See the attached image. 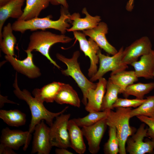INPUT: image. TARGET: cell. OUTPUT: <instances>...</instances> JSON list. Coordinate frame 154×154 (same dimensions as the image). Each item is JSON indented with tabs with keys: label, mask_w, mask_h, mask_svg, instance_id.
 <instances>
[{
	"label": "cell",
	"mask_w": 154,
	"mask_h": 154,
	"mask_svg": "<svg viewBox=\"0 0 154 154\" xmlns=\"http://www.w3.org/2000/svg\"><path fill=\"white\" fill-rule=\"evenodd\" d=\"M51 0H26L23 15L18 19L27 21L38 17L41 11L48 7Z\"/></svg>",
	"instance_id": "obj_23"
},
{
	"label": "cell",
	"mask_w": 154,
	"mask_h": 154,
	"mask_svg": "<svg viewBox=\"0 0 154 154\" xmlns=\"http://www.w3.org/2000/svg\"><path fill=\"white\" fill-rule=\"evenodd\" d=\"M136 117L141 122L148 125L147 137L154 141V117L139 116Z\"/></svg>",
	"instance_id": "obj_33"
},
{
	"label": "cell",
	"mask_w": 154,
	"mask_h": 154,
	"mask_svg": "<svg viewBox=\"0 0 154 154\" xmlns=\"http://www.w3.org/2000/svg\"><path fill=\"white\" fill-rule=\"evenodd\" d=\"M134 0H128L125 7L127 11L130 12L133 10L134 6Z\"/></svg>",
	"instance_id": "obj_38"
},
{
	"label": "cell",
	"mask_w": 154,
	"mask_h": 154,
	"mask_svg": "<svg viewBox=\"0 0 154 154\" xmlns=\"http://www.w3.org/2000/svg\"><path fill=\"white\" fill-rule=\"evenodd\" d=\"M25 0H11L6 5L0 7V38L3 25L9 18L19 19L23 14L22 9Z\"/></svg>",
	"instance_id": "obj_18"
},
{
	"label": "cell",
	"mask_w": 154,
	"mask_h": 154,
	"mask_svg": "<svg viewBox=\"0 0 154 154\" xmlns=\"http://www.w3.org/2000/svg\"><path fill=\"white\" fill-rule=\"evenodd\" d=\"M11 0H0V7L6 5Z\"/></svg>",
	"instance_id": "obj_39"
},
{
	"label": "cell",
	"mask_w": 154,
	"mask_h": 154,
	"mask_svg": "<svg viewBox=\"0 0 154 154\" xmlns=\"http://www.w3.org/2000/svg\"><path fill=\"white\" fill-rule=\"evenodd\" d=\"M134 71L124 70L115 74H111L108 80L120 89L119 94H123L127 87L138 80Z\"/></svg>",
	"instance_id": "obj_25"
},
{
	"label": "cell",
	"mask_w": 154,
	"mask_h": 154,
	"mask_svg": "<svg viewBox=\"0 0 154 154\" xmlns=\"http://www.w3.org/2000/svg\"><path fill=\"white\" fill-rule=\"evenodd\" d=\"M70 147L79 154L85 152L86 147L84 142L82 131L73 120L70 119L68 123Z\"/></svg>",
	"instance_id": "obj_20"
},
{
	"label": "cell",
	"mask_w": 154,
	"mask_h": 154,
	"mask_svg": "<svg viewBox=\"0 0 154 154\" xmlns=\"http://www.w3.org/2000/svg\"><path fill=\"white\" fill-rule=\"evenodd\" d=\"M153 76L154 77V72H153Z\"/></svg>",
	"instance_id": "obj_41"
},
{
	"label": "cell",
	"mask_w": 154,
	"mask_h": 154,
	"mask_svg": "<svg viewBox=\"0 0 154 154\" xmlns=\"http://www.w3.org/2000/svg\"><path fill=\"white\" fill-rule=\"evenodd\" d=\"M139 116L154 117V95L147 97L145 101L136 108L131 110L130 117Z\"/></svg>",
	"instance_id": "obj_30"
},
{
	"label": "cell",
	"mask_w": 154,
	"mask_h": 154,
	"mask_svg": "<svg viewBox=\"0 0 154 154\" xmlns=\"http://www.w3.org/2000/svg\"><path fill=\"white\" fill-rule=\"evenodd\" d=\"M64 113L56 117L49 127L50 141L52 147L67 149L70 147L68 123L71 115Z\"/></svg>",
	"instance_id": "obj_6"
},
{
	"label": "cell",
	"mask_w": 154,
	"mask_h": 154,
	"mask_svg": "<svg viewBox=\"0 0 154 154\" xmlns=\"http://www.w3.org/2000/svg\"><path fill=\"white\" fill-rule=\"evenodd\" d=\"M6 103L17 104L13 101L8 100L6 97H4L0 95V108H2L4 104Z\"/></svg>",
	"instance_id": "obj_37"
},
{
	"label": "cell",
	"mask_w": 154,
	"mask_h": 154,
	"mask_svg": "<svg viewBox=\"0 0 154 154\" xmlns=\"http://www.w3.org/2000/svg\"><path fill=\"white\" fill-rule=\"evenodd\" d=\"M98 80L96 88L89 89L87 92V103L85 106V110L89 113L100 111L106 91L107 81L103 77Z\"/></svg>",
	"instance_id": "obj_16"
},
{
	"label": "cell",
	"mask_w": 154,
	"mask_h": 154,
	"mask_svg": "<svg viewBox=\"0 0 154 154\" xmlns=\"http://www.w3.org/2000/svg\"><path fill=\"white\" fill-rule=\"evenodd\" d=\"M146 99H139L137 98L129 99L127 98H118L112 106V108L119 107L136 108L143 103Z\"/></svg>",
	"instance_id": "obj_32"
},
{
	"label": "cell",
	"mask_w": 154,
	"mask_h": 154,
	"mask_svg": "<svg viewBox=\"0 0 154 154\" xmlns=\"http://www.w3.org/2000/svg\"><path fill=\"white\" fill-rule=\"evenodd\" d=\"M109 136L108 140L104 145V153L105 154H117L119 153V144L117 130L114 126H109Z\"/></svg>",
	"instance_id": "obj_31"
},
{
	"label": "cell",
	"mask_w": 154,
	"mask_h": 154,
	"mask_svg": "<svg viewBox=\"0 0 154 154\" xmlns=\"http://www.w3.org/2000/svg\"><path fill=\"white\" fill-rule=\"evenodd\" d=\"M13 86L15 89L13 92L19 99L25 101L28 105L31 114V119L29 126L28 131L31 133L34 131L36 126L44 120L50 126L53 123V119L64 113L68 108L65 107L60 112L54 113L47 110L41 102L35 97H33L30 92L26 89L22 90L19 88L17 82V73L15 74Z\"/></svg>",
	"instance_id": "obj_1"
},
{
	"label": "cell",
	"mask_w": 154,
	"mask_h": 154,
	"mask_svg": "<svg viewBox=\"0 0 154 154\" xmlns=\"http://www.w3.org/2000/svg\"><path fill=\"white\" fill-rule=\"evenodd\" d=\"M106 93L104 97L100 111L112 110V106L118 98L120 93L119 88L108 80L106 85Z\"/></svg>",
	"instance_id": "obj_27"
},
{
	"label": "cell",
	"mask_w": 154,
	"mask_h": 154,
	"mask_svg": "<svg viewBox=\"0 0 154 154\" xmlns=\"http://www.w3.org/2000/svg\"><path fill=\"white\" fill-rule=\"evenodd\" d=\"M56 154H72L73 153L65 148H59L55 150Z\"/></svg>",
	"instance_id": "obj_36"
},
{
	"label": "cell",
	"mask_w": 154,
	"mask_h": 154,
	"mask_svg": "<svg viewBox=\"0 0 154 154\" xmlns=\"http://www.w3.org/2000/svg\"><path fill=\"white\" fill-rule=\"evenodd\" d=\"M108 28L106 23L100 22L95 27L83 31L86 36L94 41L101 49L108 54L114 55L118 52L116 48L108 41L106 35L108 33Z\"/></svg>",
	"instance_id": "obj_15"
},
{
	"label": "cell",
	"mask_w": 154,
	"mask_h": 154,
	"mask_svg": "<svg viewBox=\"0 0 154 154\" xmlns=\"http://www.w3.org/2000/svg\"><path fill=\"white\" fill-rule=\"evenodd\" d=\"M12 24L9 23L3 27L0 38L1 50L6 55L14 56V47L17 42L16 37L13 33Z\"/></svg>",
	"instance_id": "obj_24"
},
{
	"label": "cell",
	"mask_w": 154,
	"mask_h": 154,
	"mask_svg": "<svg viewBox=\"0 0 154 154\" xmlns=\"http://www.w3.org/2000/svg\"><path fill=\"white\" fill-rule=\"evenodd\" d=\"M110 110L89 112L88 115L84 117L72 119L80 127L89 126L106 118Z\"/></svg>",
	"instance_id": "obj_29"
},
{
	"label": "cell",
	"mask_w": 154,
	"mask_h": 154,
	"mask_svg": "<svg viewBox=\"0 0 154 154\" xmlns=\"http://www.w3.org/2000/svg\"><path fill=\"white\" fill-rule=\"evenodd\" d=\"M74 38L78 41L80 50L90 60V65L88 70V76L91 78L96 73L98 70L97 65L99 62L98 55L100 50L97 44L91 38L87 40L86 36L80 31L73 32Z\"/></svg>",
	"instance_id": "obj_8"
},
{
	"label": "cell",
	"mask_w": 154,
	"mask_h": 154,
	"mask_svg": "<svg viewBox=\"0 0 154 154\" xmlns=\"http://www.w3.org/2000/svg\"><path fill=\"white\" fill-rule=\"evenodd\" d=\"M145 124H141L134 134L129 137L126 142V152L129 154H144L153 153L154 152V141L152 140L144 141L147 137V128Z\"/></svg>",
	"instance_id": "obj_9"
},
{
	"label": "cell",
	"mask_w": 154,
	"mask_h": 154,
	"mask_svg": "<svg viewBox=\"0 0 154 154\" xmlns=\"http://www.w3.org/2000/svg\"><path fill=\"white\" fill-rule=\"evenodd\" d=\"M13 149L1 143L0 144V154H16Z\"/></svg>",
	"instance_id": "obj_34"
},
{
	"label": "cell",
	"mask_w": 154,
	"mask_h": 154,
	"mask_svg": "<svg viewBox=\"0 0 154 154\" xmlns=\"http://www.w3.org/2000/svg\"><path fill=\"white\" fill-rule=\"evenodd\" d=\"M42 120L35 127L31 153L49 154L52 147L49 139V127Z\"/></svg>",
	"instance_id": "obj_13"
},
{
	"label": "cell",
	"mask_w": 154,
	"mask_h": 154,
	"mask_svg": "<svg viewBox=\"0 0 154 154\" xmlns=\"http://www.w3.org/2000/svg\"><path fill=\"white\" fill-rule=\"evenodd\" d=\"M25 51L27 53V56L22 60L10 56L5 55V58L18 72L31 79L39 77L41 75L40 70L33 62L32 52L27 50Z\"/></svg>",
	"instance_id": "obj_14"
},
{
	"label": "cell",
	"mask_w": 154,
	"mask_h": 154,
	"mask_svg": "<svg viewBox=\"0 0 154 154\" xmlns=\"http://www.w3.org/2000/svg\"><path fill=\"white\" fill-rule=\"evenodd\" d=\"M115 111H109L106 118V123L109 126H114L117 130L120 154H126V142L128 138L134 134L135 130L129 125L131 107H119Z\"/></svg>",
	"instance_id": "obj_4"
},
{
	"label": "cell",
	"mask_w": 154,
	"mask_h": 154,
	"mask_svg": "<svg viewBox=\"0 0 154 154\" xmlns=\"http://www.w3.org/2000/svg\"><path fill=\"white\" fill-rule=\"evenodd\" d=\"M0 118L9 126L18 127L25 124L26 116L17 109L0 110Z\"/></svg>",
	"instance_id": "obj_26"
},
{
	"label": "cell",
	"mask_w": 154,
	"mask_h": 154,
	"mask_svg": "<svg viewBox=\"0 0 154 154\" xmlns=\"http://www.w3.org/2000/svg\"><path fill=\"white\" fill-rule=\"evenodd\" d=\"M152 52L154 60V50H152Z\"/></svg>",
	"instance_id": "obj_40"
},
{
	"label": "cell",
	"mask_w": 154,
	"mask_h": 154,
	"mask_svg": "<svg viewBox=\"0 0 154 154\" xmlns=\"http://www.w3.org/2000/svg\"><path fill=\"white\" fill-rule=\"evenodd\" d=\"M54 101L60 104H68L78 108L80 106L81 101L77 92L69 84L63 83Z\"/></svg>",
	"instance_id": "obj_22"
},
{
	"label": "cell",
	"mask_w": 154,
	"mask_h": 154,
	"mask_svg": "<svg viewBox=\"0 0 154 154\" xmlns=\"http://www.w3.org/2000/svg\"><path fill=\"white\" fill-rule=\"evenodd\" d=\"M50 3L54 5H61L67 9L68 7L66 0H51Z\"/></svg>",
	"instance_id": "obj_35"
},
{
	"label": "cell",
	"mask_w": 154,
	"mask_h": 154,
	"mask_svg": "<svg viewBox=\"0 0 154 154\" xmlns=\"http://www.w3.org/2000/svg\"><path fill=\"white\" fill-rule=\"evenodd\" d=\"M123 47H121L117 53L112 56L106 55L102 53L100 50L98 53L99 58V66L95 74L90 78L92 82L98 80L109 71L111 74H115L125 70L128 66L122 61Z\"/></svg>",
	"instance_id": "obj_7"
},
{
	"label": "cell",
	"mask_w": 154,
	"mask_h": 154,
	"mask_svg": "<svg viewBox=\"0 0 154 154\" xmlns=\"http://www.w3.org/2000/svg\"><path fill=\"white\" fill-rule=\"evenodd\" d=\"M107 125L106 118L91 126L82 127L83 136L87 141L88 150L91 153L96 154L99 152Z\"/></svg>",
	"instance_id": "obj_12"
},
{
	"label": "cell",
	"mask_w": 154,
	"mask_h": 154,
	"mask_svg": "<svg viewBox=\"0 0 154 154\" xmlns=\"http://www.w3.org/2000/svg\"><path fill=\"white\" fill-rule=\"evenodd\" d=\"M63 84L53 82L40 89H34L32 93L34 97L42 103H52Z\"/></svg>",
	"instance_id": "obj_21"
},
{
	"label": "cell",
	"mask_w": 154,
	"mask_h": 154,
	"mask_svg": "<svg viewBox=\"0 0 154 154\" xmlns=\"http://www.w3.org/2000/svg\"><path fill=\"white\" fill-rule=\"evenodd\" d=\"M80 54V52L77 50L74 52L70 58H67L59 53L56 54V56L57 59L66 65L67 68L61 70V73L65 76H71L75 80L82 92V102L85 106L87 103V95L88 90L90 88H96L97 83L88 80L82 72L78 62Z\"/></svg>",
	"instance_id": "obj_5"
},
{
	"label": "cell",
	"mask_w": 154,
	"mask_h": 154,
	"mask_svg": "<svg viewBox=\"0 0 154 154\" xmlns=\"http://www.w3.org/2000/svg\"><path fill=\"white\" fill-rule=\"evenodd\" d=\"M82 13L85 15V17L83 18H81L80 14L78 13H74L70 15V19L72 22V26L68 29L67 31L73 32L91 29L96 27L101 22L100 16H91L88 13L85 7L83 9Z\"/></svg>",
	"instance_id": "obj_17"
},
{
	"label": "cell",
	"mask_w": 154,
	"mask_h": 154,
	"mask_svg": "<svg viewBox=\"0 0 154 154\" xmlns=\"http://www.w3.org/2000/svg\"><path fill=\"white\" fill-rule=\"evenodd\" d=\"M70 15L68 9L61 5L60 16L57 20H52V15H49L43 18L38 17L27 21L17 20L12 24V27L14 31L22 33L28 30L34 31L53 29L64 34L70 27L69 23L71 22L70 19Z\"/></svg>",
	"instance_id": "obj_2"
},
{
	"label": "cell",
	"mask_w": 154,
	"mask_h": 154,
	"mask_svg": "<svg viewBox=\"0 0 154 154\" xmlns=\"http://www.w3.org/2000/svg\"><path fill=\"white\" fill-rule=\"evenodd\" d=\"M131 65L134 67L138 78L143 77L146 79L153 78L154 60L152 51L149 54L141 56L139 61L134 62Z\"/></svg>",
	"instance_id": "obj_19"
},
{
	"label": "cell",
	"mask_w": 154,
	"mask_h": 154,
	"mask_svg": "<svg viewBox=\"0 0 154 154\" xmlns=\"http://www.w3.org/2000/svg\"><path fill=\"white\" fill-rule=\"evenodd\" d=\"M154 89V82L147 83L139 82L128 86L123 94L125 97L132 95L136 98L143 99L145 95Z\"/></svg>",
	"instance_id": "obj_28"
},
{
	"label": "cell",
	"mask_w": 154,
	"mask_h": 154,
	"mask_svg": "<svg viewBox=\"0 0 154 154\" xmlns=\"http://www.w3.org/2000/svg\"><path fill=\"white\" fill-rule=\"evenodd\" d=\"M152 44L147 36L135 40L123 50V62L128 65L137 61L140 56L150 53L152 50Z\"/></svg>",
	"instance_id": "obj_11"
},
{
	"label": "cell",
	"mask_w": 154,
	"mask_h": 154,
	"mask_svg": "<svg viewBox=\"0 0 154 154\" xmlns=\"http://www.w3.org/2000/svg\"><path fill=\"white\" fill-rule=\"evenodd\" d=\"M31 138V133L28 131H24L20 130L11 129L7 127L1 130L0 141L1 143L15 150H18L23 146V150L25 151Z\"/></svg>",
	"instance_id": "obj_10"
},
{
	"label": "cell",
	"mask_w": 154,
	"mask_h": 154,
	"mask_svg": "<svg viewBox=\"0 0 154 154\" xmlns=\"http://www.w3.org/2000/svg\"><path fill=\"white\" fill-rule=\"evenodd\" d=\"M73 39L64 34L58 35L45 30L36 31L29 37V42L27 50L32 52L38 51L45 56L58 69L61 68L56 62L50 57L49 50L54 44L58 43H67Z\"/></svg>",
	"instance_id": "obj_3"
}]
</instances>
